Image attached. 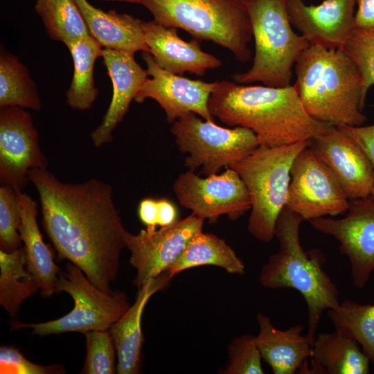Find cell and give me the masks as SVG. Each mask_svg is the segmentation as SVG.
Segmentation results:
<instances>
[{
  "mask_svg": "<svg viewBox=\"0 0 374 374\" xmlns=\"http://www.w3.org/2000/svg\"><path fill=\"white\" fill-rule=\"evenodd\" d=\"M17 193L21 214L19 233L28 269L37 279L42 295L51 296L55 292L60 269L40 232L37 220V203L21 190H17Z\"/></svg>",
  "mask_w": 374,
  "mask_h": 374,
  "instance_id": "24",
  "label": "cell"
},
{
  "mask_svg": "<svg viewBox=\"0 0 374 374\" xmlns=\"http://www.w3.org/2000/svg\"><path fill=\"white\" fill-rule=\"evenodd\" d=\"M28 179L39 195L44 228L58 256L78 267L98 288L112 292L127 232L112 187L97 179L64 182L47 168L30 170Z\"/></svg>",
  "mask_w": 374,
  "mask_h": 374,
  "instance_id": "1",
  "label": "cell"
},
{
  "mask_svg": "<svg viewBox=\"0 0 374 374\" xmlns=\"http://www.w3.org/2000/svg\"><path fill=\"white\" fill-rule=\"evenodd\" d=\"M240 1L244 2V1H249V0H240ZM286 1H287V0H286Z\"/></svg>",
  "mask_w": 374,
  "mask_h": 374,
  "instance_id": "41",
  "label": "cell"
},
{
  "mask_svg": "<svg viewBox=\"0 0 374 374\" xmlns=\"http://www.w3.org/2000/svg\"><path fill=\"white\" fill-rule=\"evenodd\" d=\"M168 271L147 281L138 290L134 303L109 329L116 350L117 373L137 374L141 370L143 337L141 319L150 298L172 279Z\"/></svg>",
  "mask_w": 374,
  "mask_h": 374,
  "instance_id": "20",
  "label": "cell"
},
{
  "mask_svg": "<svg viewBox=\"0 0 374 374\" xmlns=\"http://www.w3.org/2000/svg\"><path fill=\"white\" fill-rule=\"evenodd\" d=\"M293 27L310 45L341 49L354 29L357 0H324L307 5L303 0H287Z\"/></svg>",
  "mask_w": 374,
  "mask_h": 374,
  "instance_id": "17",
  "label": "cell"
},
{
  "mask_svg": "<svg viewBox=\"0 0 374 374\" xmlns=\"http://www.w3.org/2000/svg\"><path fill=\"white\" fill-rule=\"evenodd\" d=\"M87 24L89 35L104 48L134 54L148 52L142 20L114 10H102L87 0H74Z\"/></svg>",
  "mask_w": 374,
  "mask_h": 374,
  "instance_id": "22",
  "label": "cell"
},
{
  "mask_svg": "<svg viewBox=\"0 0 374 374\" xmlns=\"http://www.w3.org/2000/svg\"><path fill=\"white\" fill-rule=\"evenodd\" d=\"M259 331L256 343L262 358L274 374H294L299 371L312 353V344L302 335L301 324L287 330L276 328L270 319L262 312L256 315Z\"/></svg>",
  "mask_w": 374,
  "mask_h": 374,
  "instance_id": "21",
  "label": "cell"
},
{
  "mask_svg": "<svg viewBox=\"0 0 374 374\" xmlns=\"http://www.w3.org/2000/svg\"><path fill=\"white\" fill-rule=\"evenodd\" d=\"M296 87L308 114L333 126H360L362 79L353 61L341 49L310 45L295 64Z\"/></svg>",
  "mask_w": 374,
  "mask_h": 374,
  "instance_id": "3",
  "label": "cell"
},
{
  "mask_svg": "<svg viewBox=\"0 0 374 374\" xmlns=\"http://www.w3.org/2000/svg\"><path fill=\"white\" fill-rule=\"evenodd\" d=\"M21 214L17 190L3 184L0 187V247L6 252L21 247Z\"/></svg>",
  "mask_w": 374,
  "mask_h": 374,
  "instance_id": "33",
  "label": "cell"
},
{
  "mask_svg": "<svg viewBox=\"0 0 374 374\" xmlns=\"http://www.w3.org/2000/svg\"><path fill=\"white\" fill-rule=\"evenodd\" d=\"M141 5L157 23L181 28L198 41L213 42L240 62L251 57L252 28L240 0H141Z\"/></svg>",
  "mask_w": 374,
  "mask_h": 374,
  "instance_id": "5",
  "label": "cell"
},
{
  "mask_svg": "<svg viewBox=\"0 0 374 374\" xmlns=\"http://www.w3.org/2000/svg\"><path fill=\"white\" fill-rule=\"evenodd\" d=\"M107 2H126L134 4H141V0H101Z\"/></svg>",
  "mask_w": 374,
  "mask_h": 374,
  "instance_id": "40",
  "label": "cell"
},
{
  "mask_svg": "<svg viewBox=\"0 0 374 374\" xmlns=\"http://www.w3.org/2000/svg\"><path fill=\"white\" fill-rule=\"evenodd\" d=\"M42 105L36 84L26 66L15 55L1 48L0 107L17 106L38 111Z\"/></svg>",
  "mask_w": 374,
  "mask_h": 374,
  "instance_id": "28",
  "label": "cell"
},
{
  "mask_svg": "<svg viewBox=\"0 0 374 374\" xmlns=\"http://www.w3.org/2000/svg\"><path fill=\"white\" fill-rule=\"evenodd\" d=\"M141 57L148 78L137 93L135 101L141 103L146 98L154 100L164 110L168 123H173L190 112L204 120L215 121L208 103L216 81L207 82L170 73L161 68L148 52H143Z\"/></svg>",
  "mask_w": 374,
  "mask_h": 374,
  "instance_id": "15",
  "label": "cell"
},
{
  "mask_svg": "<svg viewBox=\"0 0 374 374\" xmlns=\"http://www.w3.org/2000/svg\"><path fill=\"white\" fill-rule=\"evenodd\" d=\"M353 139L366 154L374 172V125L368 126H337ZM374 197V184L372 194Z\"/></svg>",
  "mask_w": 374,
  "mask_h": 374,
  "instance_id": "36",
  "label": "cell"
},
{
  "mask_svg": "<svg viewBox=\"0 0 374 374\" xmlns=\"http://www.w3.org/2000/svg\"><path fill=\"white\" fill-rule=\"evenodd\" d=\"M48 161L39 144L38 132L31 114L24 108L0 109V179L16 190L26 187L28 172L47 168Z\"/></svg>",
  "mask_w": 374,
  "mask_h": 374,
  "instance_id": "14",
  "label": "cell"
},
{
  "mask_svg": "<svg viewBox=\"0 0 374 374\" xmlns=\"http://www.w3.org/2000/svg\"><path fill=\"white\" fill-rule=\"evenodd\" d=\"M73 62V74L66 91V103L74 109H89L98 95L95 87L93 67L96 60L103 55V47L91 36L66 46Z\"/></svg>",
  "mask_w": 374,
  "mask_h": 374,
  "instance_id": "26",
  "label": "cell"
},
{
  "mask_svg": "<svg viewBox=\"0 0 374 374\" xmlns=\"http://www.w3.org/2000/svg\"><path fill=\"white\" fill-rule=\"evenodd\" d=\"M309 147L341 186L349 201L372 194L374 172L361 146L336 126L310 140Z\"/></svg>",
  "mask_w": 374,
  "mask_h": 374,
  "instance_id": "16",
  "label": "cell"
},
{
  "mask_svg": "<svg viewBox=\"0 0 374 374\" xmlns=\"http://www.w3.org/2000/svg\"><path fill=\"white\" fill-rule=\"evenodd\" d=\"M344 217L310 220L313 228L334 237L351 266L353 285L363 288L374 270V197L349 201Z\"/></svg>",
  "mask_w": 374,
  "mask_h": 374,
  "instance_id": "13",
  "label": "cell"
},
{
  "mask_svg": "<svg viewBox=\"0 0 374 374\" xmlns=\"http://www.w3.org/2000/svg\"><path fill=\"white\" fill-rule=\"evenodd\" d=\"M84 334L87 355L82 373H117L116 350L109 330H92Z\"/></svg>",
  "mask_w": 374,
  "mask_h": 374,
  "instance_id": "32",
  "label": "cell"
},
{
  "mask_svg": "<svg viewBox=\"0 0 374 374\" xmlns=\"http://www.w3.org/2000/svg\"><path fill=\"white\" fill-rule=\"evenodd\" d=\"M341 50L357 66L362 79V101L374 85V28H354Z\"/></svg>",
  "mask_w": 374,
  "mask_h": 374,
  "instance_id": "31",
  "label": "cell"
},
{
  "mask_svg": "<svg viewBox=\"0 0 374 374\" xmlns=\"http://www.w3.org/2000/svg\"><path fill=\"white\" fill-rule=\"evenodd\" d=\"M142 27L150 53L157 64L176 75L184 73L202 76L208 69H215L222 64L217 57L201 49L198 40H183L177 28L166 27L154 19L143 21Z\"/></svg>",
  "mask_w": 374,
  "mask_h": 374,
  "instance_id": "19",
  "label": "cell"
},
{
  "mask_svg": "<svg viewBox=\"0 0 374 374\" xmlns=\"http://www.w3.org/2000/svg\"><path fill=\"white\" fill-rule=\"evenodd\" d=\"M55 292H65L72 297L74 307L68 314L43 323L17 321L13 327L30 328L34 334L39 336L107 330L130 306L125 292L107 293L100 290L78 267L70 262L66 263V271L59 274Z\"/></svg>",
  "mask_w": 374,
  "mask_h": 374,
  "instance_id": "9",
  "label": "cell"
},
{
  "mask_svg": "<svg viewBox=\"0 0 374 374\" xmlns=\"http://www.w3.org/2000/svg\"><path fill=\"white\" fill-rule=\"evenodd\" d=\"M309 143L310 140L273 148L259 145L230 167L248 190L251 207L247 229L256 239L269 242L275 237L277 220L285 207L292 163Z\"/></svg>",
  "mask_w": 374,
  "mask_h": 374,
  "instance_id": "7",
  "label": "cell"
},
{
  "mask_svg": "<svg viewBox=\"0 0 374 374\" xmlns=\"http://www.w3.org/2000/svg\"><path fill=\"white\" fill-rule=\"evenodd\" d=\"M204 222L191 213L170 226L145 228L137 234L127 232L125 247L130 253L129 262L136 271L134 283L138 290L169 269L190 240L202 231Z\"/></svg>",
  "mask_w": 374,
  "mask_h": 374,
  "instance_id": "12",
  "label": "cell"
},
{
  "mask_svg": "<svg viewBox=\"0 0 374 374\" xmlns=\"http://www.w3.org/2000/svg\"><path fill=\"white\" fill-rule=\"evenodd\" d=\"M64 368L60 365L42 366L27 359L15 347L0 348L1 374H61Z\"/></svg>",
  "mask_w": 374,
  "mask_h": 374,
  "instance_id": "35",
  "label": "cell"
},
{
  "mask_svg": "<svg viewBox=\"0 0 374 374\" xmlns=\"http://www.w3.org/2000/svg\"><path fill=\"white\" fill-rule=\"evenodd\" d=\"M244 3L255 53L251 68L234 74L233 80L240 84L260 82L273 87L290 85L292 68L310 43L294 30L286 0H249Z\"/></svg>",
  "mask_w": 374,
  "mask_h": 374,
  "instance_id": "6",
  "label": "cell"
},
{
  "mask_svg": "<svg viewBox=\"0 0 374 374\" xmlns=\"http://www.w3.org/2000/svg\"><path fill=\"white\" fill-rule=\"evenodd\" d=\"M172 190L181 206L212 223L224 215L235 221L251 207L245 184L231 168L204 177L188 170L178 175Z\"/></svg>",
  "mask_w": 374,
  "mask_h": 374,
  "instance_id": "10",
  "label": "cell"
},
{
  "mask_svg": "<svg viewBox=\"0 0 374 374\" xmlns=\"http://www.w3.org/2000/svg\"><path fill=\"white\" fill-rule=\"evenodd\" d=\"M35 10L48 36L66 46L89 35L84 19L74 0H37Z\"/></svg>",
  "mask_w": 374,
  "mask_h": 374,
  "instance_id": "29",
  "label": "cell"
},
{
  "mask_svg": "<svg viewBox=\"0 0 374 374\" xmlns=\"http://www.w3.org/2000/svg\"><path fill=\"white\" fill-rule=\"evenodd\" d=\"M310 368L312 374H367L370 359L358 342L341 330L317 335L312 344Z\"/></svg>",
  "mask_w": 374,
  "mask_h": 374,
  "instance_id": "23",
  "label": "cell"
},
{
  "mask_svg": "<svg viewBox=\"0 0 374 374\" xmlns=\"http://www.w3.org/2000/svg\"><path fill=\"white\" fill-rule=\"evenodd\" d=\"M327 314L335 328L356 340L374 363V305L345 300Z\"/></svg>",
  "mask_w": 374,
  "mask_h": 374,
  "instance_id": "30",
  "label": "cell"
},
{
  "mask_svg": "<svg viewBox=\"0 0 374 374\" xmlns=\"http://www.w3.org/2000/svg\"><path fill=\"white\" fill-rule=\"evenodd\" d=\"M103 64L112 84V96L99 126L90 134L93 144L98 148L109 143L112 133L123 121L148 74L134 59V54L103 48Z\"/></svg>",
  "mask_w": 374,
  "mask_h": 374,
  "instance_id": "18",
  "label": "cell"
},
{
  "mask_svg": "<svg viewBox=\"0 0 374 374\" xmlns=\"http://www.w3.org/2000/svg\"><path fill=\"white\" fill-rule=\"evenodd\" d=\"M196 115L193 112L184 115L170 128L179 151L188 154L184 166L188 170L200 168L204 177L217 174L259 146L256 134L247 128L223 127Z\"/></svg>",
  "mask_w": 374,
  "mask_h": 374,
  "instance_id": "8",
  "label": "cell"
},
{
  "mask_svg": "<svg viewBox=\"0 0 374 374\" xmlns=\"http://www.w3.org/2000/svg\"><path fill=\"white\" fill-rule=\"evenodd\" d=\"M0 305L14 319L21 303L40 290V285L28 269L24 247L10 252L0 249Z\"/></svg>",
  "mask_w": 374,
  "mask_h": 374,
  "instance_id": "27",
  "label": "cell"
},
{
  "mask_svg": "<svg viewBox=\"0 0 374 374\" xmlns=\"http://www.w3.org/2000/svg\"><path fill=\"white\" fill-rule=\"evenodd\" d=\"M204 265L216 266L233 274L242 275L245 271L242 260L224 240L202 231L190 240L166 271L173 277L186 269Z\"/></svg>",
  "mask_w": 374,
  "mask_h": 374,
  "instance_id": "25",
  "label": "cell"
},
{
  "mask_svg": "<svg viewBox=\"0 0 374 374\" xmlns=\"http://www.w3.org/2000/svg\"><path fill=\"white\" fill-rule=\"evenodd\" d=\"M357 4L354 16V28H374V0H357Z\"/></svg>",
  "mask_w": 374,
  "mask_h": 374,
  "instance_id": "37",
  "label": "cell"
},
{
  "mask_svg": "<svg viewBox=\"0 0 374 374\" xmlns=\"http://www.w3.org/2000/svg\"><path fill=\"white\" fill-rule=\"evenodd\" d=\"M349 206L341 186L309 147L295 158L285 207L304 220L345 213Z\"/></svg>",
  "mask_w": 374,
  "mask_h": 374,
  "instance_id": "11",
  "label": "cell"
},
{
  "mask_svg": "<svg viewBox=\"0 0 374 374\" xmlns=\"http://www.w3.org/2000/svg\"><path fill=\"white\" fill-rule=\"evenodd\" d=\"M303 220L287 207L282 210L275 229L279 249L262 266L258 280L265 288H291L301 294L308 308L306 335L313 344L323 313L338 307L340 294L323 269L326 258L323 252L303 249L299 235Z\"/></svg>",
  "mask_w": 374,
  "mask_h": 374,
  "instance_id": "4",
  "label": "cell"
},
{
  "mask_svg": "<svg viewBox=\"0 0 374 374\" xmlns=\"http://www.w3.org/2000/svg\"><path fill=\"white\" fill-rule=\"evenodd\" d=\"M157 199L148 197L140 202L138 215L146 228L157 229Z\"/></svg>",
  "mask_w": 374,
  "mask_h": 374,
  "instance_id": "38",
  "label": "cell"
},
{
  "mask_svg": "<svg viewBox=\"0 0 374 374\" xmlns=\"http://www.w3.org/2000/svg\"><path fill=\"white\" fill-rule=\"evenodd\" d=\"M229 361L224 374H263L262 356L255 336L243 335L232 339L228 346Z\"/></svg>",
  "mask_w": 374,
  "mask_h": 374,
  "instance_id": "34",
  "label": "cell"
},
{
  "mask_svg": "<svg viewBox=\"0 0 374 374\" xmlns=\"http://www.w3.org/2000/svg\"><path fill=\"white\" fill-rule=\"evenodd\" d=\"M208 107L214 118L251 130L259 145L268 148L310 140L333 127L308 114L294 84L273 87L216 81Z\"/></svg>",
  "mask_w": 374,
  "mask_h": 374,
  "instance_id": "2",
  "label": "cell"
},
{
  "mask_svg": "<svg viewBox=\"0 0 374 374\" xmlns=\"http://www.w3.org/2000/svg\"><path fill=\"white\" fill-rule=\"evenodd\" d=\"M157 226H170L179 220L175 206L168 199H157Z\"/></svg>",
  "mask_w": 374,
  "mask_h": 374,
  "instance_id": "39",
  "label": "cell"
}]
</instances>
